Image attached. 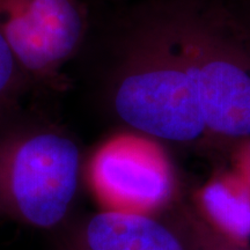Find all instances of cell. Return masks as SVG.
Returning <instances> with one entry per match:
<instances>
[{"mask_svg": "<svg viewBox=\"0 0 250 250\" xmlns=\"http://www.w3.org/2000/svg\"><path fill=\"white\" fill-rule=\"evenodd\" d=\"M81 153L72 137L19 108L0 118V217L37 229L61 225L79 188Z\"/></svg>", "mask_w": 250, "mask_h": 250, "instance_id": "cell-1", "label": "cell"}, {"mask_svg": "<svg viewBox=\"0 0 250 250\" xmlns=\"http://www.w3.org/2000/svg\"><path fill=\"white\" fill-rule=\"evenodd\" d=\"M114 108L131 129L154 139L187 143L208 132L171 29L153 34L133 50L116 83Z\"/></svg>", "mask_w": 250, "mask_h": 250, "instance_id": "cell-2", "label": "cell"}, {"mask_svg": "<svg viewBox=\"0 0 250 250\" xmlns=\"http://www.w3.org/2000/svg\"><path fill=\"white\" fill-rule=\"evenodd\" d=\"M195 85L206 131L250 138V49L199 26L171 28Z\"/></svg>", "mask_w": 250, "mask_h": 250, "instance_id": "cell-3", "label": "cell"}, {"mask_svg": "<svg viewBox=\"0 0 250 250\" xmlns=\"http://www.w3.org/2000/svg\"><path fill=\"white\" fill-rule=\"evenodd\" d=\"M88 181L105 210L148 214L169 201L173 173L156 139L140 132L118 133L96 148Z\"/></svg>", "mask_w": 250, "mask_h": 250, "instance_id": "cell-4", "label": "cell"}, {"mask_svg": "<svg viewBox=\"0 0 250 250\" xmlns=\"http://www.w3.org/2000/svg\"><path fill=\"white\" fill-rule=\"evenodd\" d=\"M86 29L79 0H0V33L33 83L54 80Z\"/></svg>", "mask_w": 250, "mask_h": 250, "instance_id": "cell-5", "label": "cell"}, {"mask_svg": "<svg viewBox=\"0 0 250 250\" xmlns=\"http://www.w3.org/2000/svg\"><path fill=\"white\" fill-rule=\"evenodd\" d=\"M62 250H186L148 214L104 210L87 219Z\"/></svg>", "mask_w": 250, "mask_h": 250, "instance_id": "cell-6", "label": "cell"}, {"mask_svg": "<svg viewBox=\"0 0 250 250\" xmlns=\"http://www.w3.org/2000/svg\"><path fill=\"white\" fill-rule=\"evenodd\" d=\"M199 202L214 232L236 242L250 239V190L245 184L217 177L203 188Z\"/></svg>", "mask_w": 250, "mask_h": 250, "instance_id": "cell-7", "label": "cell"}, {"mask_svg": "<svg viewBox=\"0 0 250 250\" xmlns=\"http://www.w3.org/2000/svg\"><path fill=\"white\" fill-rule=\"evenodd\" d=\"M31 83L0 33V118L20 108L21 98Z\"/></svg>", "mask_w": 250, "mask_h": 250, "instance_id": "cell-8", "label": "cell"}, {"mask_svg": "<svg viewBox=\"0 0 250 250\" xmlns=\"http://www.w3.org/2000/svg\"><path fill=\"white\" fill-rule=\"evenodd\" d=\"M242 162H243V166H245V170L247 175H248V179L250 182V143L246 146L245 152H243Z\"/></svg>", "mask_w": 250, "mask_h": 250, "instance_id": "cell-9", "label": "cell"}, {"mask_svg": "<svg viewBox=\"0 0 250 250\" xmlns=\"http://www.w3.org/2000/svg\"><path fill=\"white\" fill-rule=\"evenodd\" d=\"M211 250H247V249H243V248H230V247H220V248H218V246L215 247V248H212Z\"/></svg>", "mask_w": 250, "mask_h": 250, "instance_id": "cell-10", "label": "cell"}]
</instances>
